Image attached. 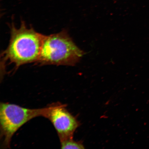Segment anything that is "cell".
Listing matches in <instances>:
<instances>
[{"instance_id": "obj_1", "label": "cell", "mask_w": 149, "mask_h": 149, "mask_svg": "<svg viewBox=\"0 0 149 149\" xmlns=\"http://www.w3.org/2000/svg\"><path fill=\"white\" fill-rule=\"evenodd\" d=\"M10 38L7 49L3 53V66L8 61L17 69L24 64L36 62L40 57L45 35L28 28L24 22L19 28L10 26Z\"/></svg>"}, {"instance_id": "obj_2", "label": "cell", "mask_w": 149, "mask_h": 149, "mask_svg": "<svg viewBox=\"0 0 149 149\" xmlns=\"http://www.w3.org/2000/svg\"><path fill=\"white\" fill-rule=\"evenodd\" d=\"M85 52L76 46L66 30L45 36L37 64L74 66Z\"/></svg>"}, {"instance_id": "obj_3", "label": "cell", "mask_w": 149, "mask_h": 149, "mask_svg": "<svg viewBox=\"0 0 149 149\" xmlns=\"http://www.w3.org/2000/svg\"><path fill=\"white\" fill-rule=\"evenodd\" d=\"M49 107L29 109L14 104H0V129L2 146L9 148L13 136L26 123L35 117L46 118Z\"/></svg>"}, {"instance_id": "obj_4", "label": "cell", "mask_w": 149, "mask_h": 149, "mask_svg": "<svg viewBox=\"0 0 149 149\" xmlns=\"http://www.w3.org/2000/svg\"><path fill=\"white\" fill-rule=\"evenodd\" d=\"M66 105L57 102L49 106L46 118L54 127L61 142L73 138L74 132L79 126L75 117L66 109Z\"/></svg>"}, {"instance_id": "obj_5", "label": "cell", "mask_w": 149, "mask_h": 149, "mask_svg": "<svg viewBox=\"0 0 149 149\" xmlns=\"http://www.w3.org/2000/svg\"><path fill=\"white\" fill-rule=\"evenodd\" d=\"M61 149H84L82 143L80 141H74L73 139L66 140L61 142Z\"/></svg>"}]
</instances>
